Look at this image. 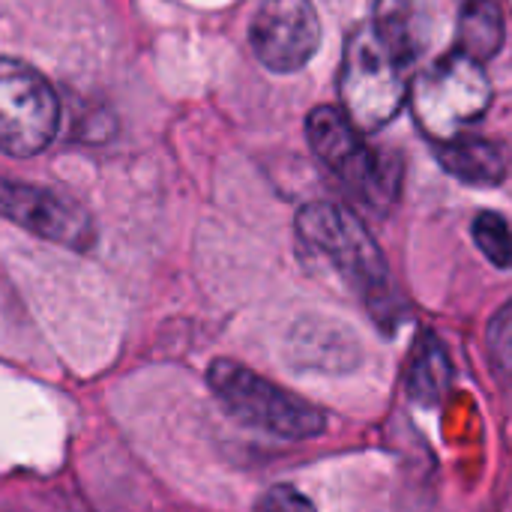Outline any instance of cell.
Returning a JSON list of instances; mask_svg holds the SVG:
<instances>
[{
  "instance_id": "6da1fadb",
  "label": "cell",
  "mask_w": 512,
  "mask_h": 512,
  "mask_svg": "<svg viewBox=\"0 0 512 512\" xmlns=\"http://www.w3.org/2000/svg\"><path fill=\"white\" fill-rule=\"evenodd\" d=\"M414 51L390 39L375 21L360 24L342 54V111L360 132L384 129L411 96Z\"/></svg>"
},
{
  "instance_id": "7a4b0ae2",
  "label": "cell",
  "mask_w": 512,
  "mask_h": 512,
  "mask_svg": "<svg viewBox=\"0 0 512 512\" xmlns=\"http://www.w3.org/2000/svg\"><path fill=\"white\" fill-rule=\"evenodd\" d=\"M297 237L309 252L324 258L372 312H381L384 303H390L387 258L351 210L330 201H312L297 213Z\"/></svg>"
},
{
  "instance_id": "3957f363",
  "label": "cell",
  "mask_w": 512,
  "mask_h": 512,
  "mask_svg": "<svg viewBox=\"0 0 512 512\" xmlns=\"http://www.w3.org/2000/svg\"><path fill=\"white\" fill-rule=\"evenodd\" d=\"M207 384L216 402L249 429L285 441H309L327 429V414L318 405L288 393L237 360H213L207 369Z\"/></svg>"
},
{
  "instance_id": "277c9868",
  "label": "cell",
  "mask_w": 512,
  "mask_h": 512,
  "mask_svg": "<svg viewBox=\"0 0 512 512\" xmlns=\"http://www.w3.org/2000/svg\"><path fill=\"white\" fill-rule=\"evenodd\" d=\"M306 138L324 168L366 207L387 210L399 195V165L369 147L342 108L321 105L306 117Z\"/></svg>"
},
{
  "instance_id": "5b68a950",
  "label": "cell",
  "mask_w": 512,
  "mask_h": 512,
  "mask_svg": "<svg viewBox=\"0 0 512 512\" xmlns=\"http://www.w3.org/2000/svg\"><path fill=\"white\" fill-rule=\"evenodd\" d=\"M492 102V84L483 72V63L471 60L462 51H453L432 63L411 84V108L417 126L432 141H447L462 135L477 123Z\"/></svg>"
},
{
  "instance_id": "8992f818",
  "label": "cell",
  "mask_w": 512,
  "mask_h": 512,
  "mask_svg": "<svg viewBox=\"0 0 512 512\" xmlns=\"http://www.w3.org/2000/svg\"><path fill=\"white\" fill-rule=\"evenodd\" d=\"M60 126V99L48 78L24 60L0 57V153H42Z\"/></svg>"
},
{
  "instance_id": "52a82bcc",
  "label": "cell",
  "mask_w": 512,
  "mask_h": 512,
  "mask_svg": "<svg viewBox=\"0 0 512 512\" xmlns=\"http://www.w3.org/2000/svg\"><path fill=\"white\" fill-rule=\"evenodd\" d=\"M0 216L27 234L72 252H90L99 240L96 222L72 195L0 174Z\"/></svg>"
},
{
  "instance_id": "ba28073f",
  "label": "cell",
  "mask_w": 512,
  "mask_h": 512,
  "mask_svg": "<svg viewBox=\"0 0 512 512\" xmlns=\"http://www.w3.org/2000/svg\"><path fill=\"white\" fill-rule=\"evenodd\" d=\"M255 57L279 75L303 69L321 45V21L312 0H267L249 27Z\"/></svg>"
},
{
  "instance_id": "9c48e42d",
  "label": "cell",
  "mask_w": 512,
  "mask_h": 512,
  "mask_svg": "<svg viewBox=\"0 0 512 512\" xmlns=\"http://www.w3.org/2000/svg\"><path fill=\"white\" fill-rule=\"evenodd\" d=\"M435 159L447 174L471 186H498L510 171V153L501 141L456 135L435 141Z\"/></svg>"
},
{
  "instance_id": "30bf717a",
  "label": "cell",
  "mask_w": 512,
  "mask_h": 512,
  "mask_svg": "<svg viewBox=\"0 0 512 512\" xmlns=\"http://www.w3.org/2000/svg\"><path fill=\"white\" fill-rule=\"evenodd\" d=\"M459 51L483 63L504 45V12L501 0H459Z\"/></svg>"
},
{
  "instance_id": "8fae6325",
  "label": "cell",
  "mask_w": 512,
  "mask_h": 512,
  "mask_svg": "<svg viewBox=\"0 0 512 512\" xmlns=\"http://www.w3.org/2000/svg\"><path fill=\"white\" fill-rule=\"evenodd\" d=\"M450 381V363H447V354L438 348V342H429L420 354H417V363L411 369V393L414 399H423V402H432L444 393Z\"/></svg>"
},
{
  "instance_id": "7c38bea8",
  "label": "cell",
  "mask_w": 512,
  "mask_h": 512,
  "mask_svg": "<svg viewBox=\"0 0 512 512\" xmlns=\"http://www.w3.org/2000/svg\"><path fill=\"white\" fill-rule=\"evenodd\" d=\"M474 243L480 246V252L501 270L512 267V228L510 222L501 213H480L474 219Z\"/></svg>"
},
{
  "instance_id": "4fadbf2b",
  "label": "cell",
  "mask_w": 512,
  "mask_h": 512,
  "mask_svg": "<svg viewBox=\"0 0 512 512\" xmlns=\"http://www.w3.org/2000/svg\"><path fill=\"white\" fill-rule=\"evenodd\" d=\"M486 345H489V360L495 372L512 384V300L495 312L489 333H486Z\"/></svg>"
},
{
  "instance_id": "5bb4252c",
  "label": "cell",
  "mask_w": 512,
  "mask_h": 512,
  "mask_svg": "<svg viewBox=\"0 0 512 512\" xmlns=\"http://www.w3.org/2000/svg\"><path fill=\"white\" fill-rule=\"evenodd\" d=\"M411 6H414V0H375V24L390 39H396L399 45L414 51L411 33H408V27H411V21H408L411 18Z\"/></svg>"
},
{
  "instance_id": "9a60e30c",
  "label": "cell",
  "mask_w": 512,
  "mask_h": 512,
  "mask_svg": "<svg viewBox=\"0 0 512 512\" xmlns=\"http://www.w3.org/2000/svg\"><path fill=\"white\" fill-rule=\"evenodd\" d=\"M252 512H318L306 495H300L291 486H273L267 489Z\"/></svg>"
}]
</instances>
